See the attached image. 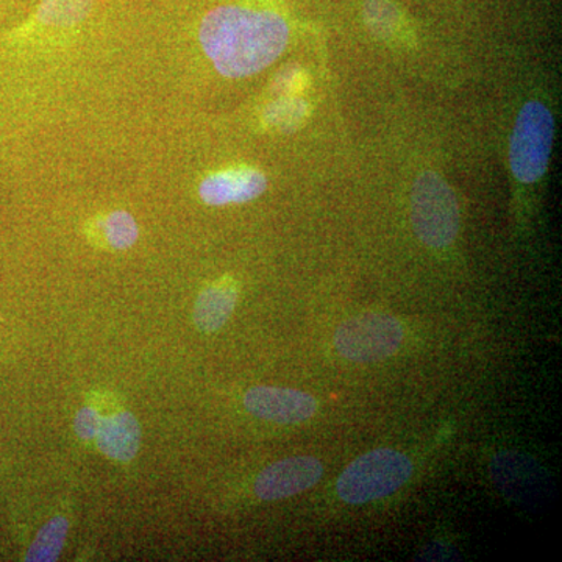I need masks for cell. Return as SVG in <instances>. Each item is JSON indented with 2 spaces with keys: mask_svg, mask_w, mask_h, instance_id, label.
Listing matches in <instances>:
<instances>
[{
  "mask_svg": "<svg viewBox=\"0 0 562 562\" xmlns=\"http://www.w3.org/2000/svg\"><path fill=\"white\" fill-rule=\"evenodd\" d=\"M199 40L222 76L241 79L268 68L283 54L290 25L277 11L221 5L203 16Z\"/></svg>",
  "mask_w": 562,
  "mask_h": 562,
  "instance_id": "1",
  "label": "cell"
},
{
  "mask_svg": "<svg viewBox=\"0 0 562 562\" xmlns=\"http://www.w3.org/2000/svg\"><path fill=\"white\" fill-rule=\"evenodd\" d=\"M413 475V462L405 453L376 449L357 458L339 476L336 490L341 501L362 505L401 490Z\"/></svg>",
  "mask_w": 562,
  "mask_h": 562,
  "instance_id": "2",
  "label": "cell"
},
{
  "mask_svg": "<svg viewBox=\"0 0 562 562\" xmlns=\"http://www.w3.org/2000/svg\"><path fill=\"white\" fill-rule=\"evenodd\" d=\"M412 222L422 243L443 249L460 232V206L452 188L439 173L424 172L412 191Z\"/></svg>",
  "mask_w": 562,
  "mask_h": 562,
  "instance_id": "3",
  "label": "cell"
},
{
  "mask_svg": "<svg viewBox=\"0 0 562 562\" xmlns=\"http://www.w3.org/2000/svg\"><path fill=\"white\" fill-rule=\"evenodd\" d=\"M554 121L542 102L525 103L514 125L509 162L517 180L535 183L541 179L552 154Z\"/></svg>",
  "mask_w": 562,
  "mask_h": 562,
  "instance_id": "4",
  "label": "cell"
},
{
  "mask_svg": "<svg viewBox=\"0 0 562 562\" xmlns=\"http://www.w3.org/2000/svg\"><path fill=\"white\" fill-rule=\"evenodd\" d=\"M403 338V325L394 316L364 313L342 322L335 333L333 342L346 360L375 362L397 353Z\"/></svg>",
  "mask_w": 562,
  "mask_h": 562,
  "instance_id": "5",
  "label": "cell"
},
{
  "mask_svg": "<svg viewBox=\"0 0 562 562\" xmlns=\"http://www.w3.org/2000/svg\"><path fill=\"white\" fill-rule=\"evenodd\" d=\"M324 465L313 457L286 458L266 468L255 482V494L266 502L281 501L312 490L321 482Z\"/></svg>",
  "mask_w": 562,
  "mask_h": 562,
  "instance_id": "6",
  "label": "cell"
},
{
  "mask_svg": "<svg viewBox=\"0 0 562 562\" xmlns=\"http://www.w3.org/2000/svg\"><path fill=\"white\" fill-rule=\"evenodd\" d=\"M244 406L258 419L283 425L302 424L317 412L313 395L286 387H251L244 395Z\"/></svg>",
  "mask_w": 562,
  "mask_h": 562,
  "instance_id": "7",
  "label": "cell"
},
{
  "mask_svg": "<svg viewBox=\"0 0 562 562\" xmlns=\"http://www.w3.org/2000/svg\"><path fill=\"white\" fill-rule=\"evenodd\" d=\"M266 190L268 179L265 173L251 168H236L206 177L199 187V194L206 205L224 206L254 201Z\"/></svg>",
  "mask_w": 562,
  "mask_h": 562,
  "instance_id": "8",
  "label": "cell"
},
{
  "mask_svg": "<svg viewBox=\"0 0 562 562\" xmlns=\"http://www.w3.org/2000/svg\"><path fill=\"white\" fill-rule=\"evenodd\" d=\"M95 442H98V449L110 460L132 461L139 452L140 446L138 419L128 412L103 417Z\"/></svg>",
  "mask_w": 562,
  "mask_h": 562,
  "instance_id": "9",
  "label": "cell"
},
{
  "mask_svg": "<svg viewBox=\"0 0 562 562\" xmlns=\"http://www.w3.org/2000/svg\"><path fill=\"white\" fill-rule=\"evenodd\" d=\"M238 302V288L233 281H220L205 288L199 295L194 308V322L199 330L213 333L221 330L235 312Z\"/></svg>",
  "mask_w": 562,
  "mask_h": 562,
  "instance_id": "10",
  "label": "cell"
},
{
  "mask_svg": "<svg viewBox=\"0 0 562 562\" xmlns=\"http://www.w3.org/2000/svg\"><path fill=\"white\" fill-rule=\"evenodd\" d=\"M94 0H41L35 21L44 27L69 29L90 16Z\"/></svg>",
  "mask_w": 562,
  "mask_h": 562,
  "instance_id": "11",
  "label": "cell"
},
{
  "mask_svg": "<svg viewBox=\"0 0 562 562\" xmlns=\"http://www.w3.org/2000/svg\"><path fill=\"white\" fill-rule=\"evenodd\" d=\"M69 522L65 517L58 516L49 520L36 535L35 541L29 549L25 561L54 562L60 557L66 538H68Z\"/></svg>",
  "mask_w": 562,
  "mask_h": 562,
  "instance_id": "12",
  "label": "cell"
},
{
  "mask_svg": "<svg viewBox=\"0 0 562 562\" xmlns=\"http://www.w3.org/2000/svg\"><path fill=\"white\" fill-rule=\"evenodd\" d=\"M308 114V103L301 98L284 95L271 103L266 110L265 120L273 128L281 132H292L301 127Z\"/></svg>",
  "mask_w": 562,
  "mask_h": 562,
  "instance_id": "13",
  "label": "cell"
},
{
  "mask_svg": "<svg viewBox=\"0 0 562 562\" xmlns=\"http://www.w3.org/2000/svg\"><path fill=\"white\" fill-rule=\"evenodd\" d=\"M106 241L116 250H127L138 241V224L127 211H114L103 224Z\"/></svg>",
  "mask_w": 562,
  "mask_h": 562,
  "instance_id": "14",
  "label": "cell"
},
{
  "mask_svg": "<svg viewBox=\"0 0 562 562\" xmlns=\"http://www.w3.org/2000/svg\"><path fill=\"white\" fill-rule=\"evenodd\" d=\"M364 20L376 36L387 38L394 35L401 22V13L391 0H368L364 5Z\"/></svg>",
  "mask_w": 562,
  "mask_h": 562,
  "instance_id": "15",
  "label": "cell"
},
{
  "mask_svg": "<svg viewBox=\"0 0 562 562\" xmlns=\"http://www.w3.org/2000/svg\"><path fill=\"white\" fill-rule=\"evenodd\" d=\"M102 417L99 416V413L95 412L91 406H85L81 408L79 413H77L76 422H74V427H76L77 436L83 441H92L98 436L99 428H101Z\"/></svg>",
  "mask_w": 562,
  "mask_h": 562,
  "instance_id": "16",
  "label": "cell"
}]
</instances>
